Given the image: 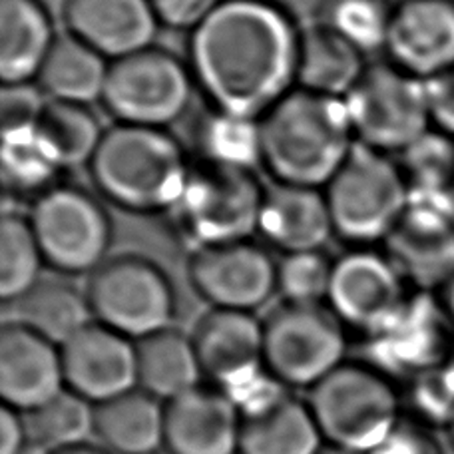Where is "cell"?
Wrapping results in <instances>:
<instances>
[{
  "label": "cell",
  "instance_id": "1",
  "mask_svg": "<svg viewBox=\"0 0 454 454\" xmlns=\"http://www.w3.org/2000/svg\"><path fill=\"white\" fill-rule=\"evenodd\" d=\"M301 32L271 0H222L192 30L190 72L214 110L262 120L297 84Z\"/></svg>",
  "mask_w": 454,
  "mask_h": 454
},
{
  "label": "cell",
  "instance_id": "2",
  "mask_svg": "<svg viewBox=\"0 0 454 454\" xmlns=\"http://www.w3.org/2000/svg\"><path fill=\"white\" fill-rule=\"evenodd\" d=\"M262 164L275 182L321 188L333 180L353 145L345 100L291 90L259 120Z\"/></svg>",
  "mask_w": 454,
  "mask_h": 454
},
{
  "label": "cell",
  "instance_id": "3",
  "mask_svg": "<svg viewBox=\"0 0 454 454\" xmlns=\"http://www.w3.org/2000/svg\"><path fill=\"white\" fill-rule=\"evenodd\" d=\"M98 190L134 214L172 212L192 169L172 136L158 128L118 124L104 132L90 161Z\"/></svg>",
  "mask_w": 454,
  "mask_h": 454
},
{
  "label": "cell",
  "instance_id": "4",
  "mask_svg": "<svg viewBox=\"0 0 454 454\" xmlns=\"http://www.w3.org/2000/svg\"><path fill=\"white\" fill-rule=\"evenodd\" d=\"M307 403L327 444L367 454L404 415L395 380L371 363L347 361L311 388Z\"/></svg>",
  "mask_w": 454,
  "mask_h": 454
},
{
  "label": "cell",
  "instance_id": "5",
  "mask_svg": "<svg viewBox=\"0 0 454 454\" xmlns=\"http://www.w3.org/2000/svg\"><path fill=\"white\" fill-rule=\"evenodd\" d=\"M325 188L335 233L356 246L387 241L409 207L401 168L359 142Z\"/></svg>",
  "mask_w": 454,
  "mask_h": 454
},
{
  "label": "cell",
  "instance_id": "6",
  "mask_svg": "<svg viewBox=\"0 0 454 454\" xmlns=\"http://www.w3.org/2000/svg\"><path fill=\"white\" fill-rule=\"evenodd\" d=\"M345 325L329 305L286 303L263 321L265 372L287 391H307L347 363Z\"/></svg>",
  "mask_w": 454,
  "mask_h": 454
},
{
  "label": "cell",
  "instance_id": "7",
  "mask_svg": "<svg viewBox=\"0 0 454 454\" xmlns=\"http://www.w3.org/2000/svg\"><path fill=\"white\" fill-rule=\"evenodd\" d=\"M356 142L377 152H403L431 129L425 80L395 64L367 67L345 96Z\"/></svg>",
  "mask_w": 454,
  "mask_h": 454
},
{
  "label": "cell",
  "instance_id": "8",
  "mask_svg": "<svg viewBox=\"0 0 454 454\" xmlns=\"http://www.w3.org/2000/svg\"><path fill=\"white\" fill-rule=\"evenodd\" d=\"M263 193L247 169L204 164L192 169L172 212L198 247L247 241L259 227Z\"/></svg>",
  "mask_w": 454,
  "mask_h": 454
},
{
  "label": "cell",
  "instance_id": "9",
  "mask_svg": "<svg viewBox=\"0 0 454 454\" xmlns=\"http://www.w3.org/2000/svg\"><path fill=\"white\" fill-rule=\"evenodd\" d=\"M192 86V72L152 46L110 62L100 102L118 124L164 129L188 110Z\"/></svg>",
  "mask_w": 454,
  "mask_h": 454
},
{
  "label": "cell",
  "instance_id": "10",
  "mask_svg": "<svg viewBox=\"0 0 454 454\" xmlns=\"http://www.w3.org/2000/svg\"><path fill=\"white\" fill-rule=\"evenodd\" d=\"M94 321L132 340L172 327L174 291L156 265L118 257L94 271L86 289Z\"/></svg>",
  "mask_w": 454,
  "mask_h": 454
},
{
  "label": "cell",
  "instance_id": "11",
  "mask_svg": "<svg viewBox=\"0 0 454 454\" xmlns=\"http://www.w3.org/2000/svg\"><path fill=\"white\" fill-rule=\"evenodd\" d=\"M28 222L44 263L60 273L98 270L112 239V225L96 200L68 185L40 193Z\"/></svg>",
  "mask_w": 454,
  "mask_h": 454
},
{
  "label": "cell",
  "instance_id": "12",
  "mask_svg": "<svg viewBox=\"0 0 454 454\" xmlns=\"http://www.w3.org/2000/svg\"><path fill=\"white\" fill-rule=\"evenodd\" d=\"M404 278L388 255L371 249H355L339 257L327 305L345 327L364 335L377 333L407 303Z\"/></svg>",
  "mask_w": 454,
  "mask_h": 454
},
{
  "label": "cell",
  "instance_id": "13",
  "mask_svg": "<svg viewBox=\"0 0 454 454\" xmlns=\"http://www.w3.org/2000/svg\"><path fill=\"white\" fill-rule=\"evenodd\" d=\"M207 383L238 403L263 383V323L254 313L212 309L192 335Z\"/></svg>",
  "mask_w": 454,
  "mask_h": 454
},
{
  "label": "cell",
  "instance_id": "14",
  "mask_svg": "<svg viewBox=\"0 0 454 454\" xmlns=\"http://www.w3.org/2000/svg\"><path fill=\"white\" fill-rule=\"evenodd\" d=\"M452 333L436 297L419 291L383 329L369 335L375 356L371 364L391 379L401 375L409 380L454 359Z\"/></svg>",
  "mask_w": 454,
  "mask_h": 454
},
{
  "label": "cell",
  "instance_id": "15",
  "mask_svg": "<svg viewBox=\"0 0 454 454\" xmlns=\"http://www.w3.org/2000/svg\"><path fill=\"white\" fill-rule=\"evenodd\" d=\"M190 279L214 309L254 313L278 291V265L249 241L198 247Z\"/></svg>",
  "mask_w": 454,
  "mask_h": 454
},
{
  "label": "cell",
  "instance_id": "16",
  "mask_svg": "<svg viewBox=\"0 0 454 454\" xmlns=\"http://www.w3.org/2000/svg\"><path fill=\"white\" fill-rule=\"evenodd\" d=\"M239 454H319L325 447L309 403L267 377L239 401Z\"/></svg>",
  "mask_w": 454,
  "mask_h": 454
},
{
  "label": "cell",
  "instance_id": "17",
  "mask_svg": "<svg viewBox=\"0 0 454 454\" xmlns=\"http://www.w3.org/2000/svg\"><path fill=\"white\" fill-rule=\"evenodd\" d=\"M67 388L94 407L137 388L136 340L92 321L60 347Z\"/></svg>",
  "mask_w": 454,
  "mask_h": 454
},
{
  "label": "cell",
  "instance_id": "18",
  "mask_svg": "<svg viewBox=\"0 0 454 454\" xmlns=\"http://www.w3.org/2000/svg\"><path fill=\"white\" fill-rule=\"evenodd\" d=\"M385 52L396 68L420 80L454 70V0L395 4Z\"/></svg>",
  "mask_w": 454,
  "mask_h": 454
},
{
  "label": "cell",
  "instance_id": "19",
  "mask_svg": "<svg viewBox=\"0 0 454 454\" xmlns=\"http://www.w3.org/2000/svg\"><path fill=\"white\" fill-rule=\"evenodd\" d=\"M67 388L60 347L22 323L0 331V396L20 412L43 407Z\"/></svg>",
  "mask_w": 454,
  "mask_h": 454
},
{
  "label": "cell",
  "instance_id": "20",
  "mask_svg": "<svg viewBox=\"0 0 454 454\" xmlns=\"http://www.w3.org/2000/svg\"><path fill=\"white\" fill-rule=\"evenodd\" d=\"M241 407L212 383L166 403V454H239Z\"/></svg>",
  "mask_w": 454,
  "mask_h": 454
},
{
  "label": "cell",
  "instance_id": "21",
  "mask_svg": "<svg viewBox=\"0 0 454 454\" xmlns=\"http://www.w3.org/2000/svg\"><path fill=\"white\" fill-rule=\"evenodd\" d=\"M387 255L419 291L436 294L454 275V217L411 206L387 238Z\"/></svg>",
  "mask_w": 454,
  "mask_h": 454
},
{
  "label": "cell",
  "instance_id": "22",
  "mask_svg": "<svg viewBox=\"0 0 454 454\" xmlns=\"http://www.w3.org/2000/svg\"><path fill=\"white\" fill-rule=\"evenodd\" d=\"M68 35L106 60H120L152 48L160 20L150 0H67Z\"/></svg>",
  "mask_w": 454,
  "mask_h": 454
},
{
  "label": "cell",
  "instance_id": "23",
  "mask_svg": "<svg viewBox=\"0 0 454 454\" xmlns=\"http://www.w3.org/2000/svg\"><path fill=\"white\" fill-rule=\"evenodd\" d=\"M257 231L286 254L321 249L335 231L325 193L319 188L275 184L263 193Z\"/></svg>",
  "mask_w": 454,
  "mask_h": 454
},
{
  "label": "cell",
  "instance_id": "24",
  "mask_svg": "<svg viewBox=\"0 0 454 454\" xmlns=\"http://www.w3.org/2000/svg\"><path fill=\"white\" fill-rule=\"evenodd\" d=\"M52 20L38 0H0V78L35 82L56 43Z\"/></svg>",
  "mask_w": 454,
  "mask_h": 454
},
{
  "label": "cell",
  "instance_id": "25",
  "mask_svg": "<svg viewBox=\"0 0 454 454\" xmlns=\"http://www.w3.org/2000/svg\"><path fill=\"white\" fill-rule=\"evenodd\" d=\"M94 436L112 454H158L166 441V403L140 387L94 407Z\"/></svg>",
  "mask_w": 454,
  "mask_h": 454
},
{
  "label": "cell",
  "instance_id": "26",
  "mask_svg": "<svg viewBox=\"0 0 454 454\" xmlns=\"http://www.w3.org/2000/svg\"><path fill=\"white\" fill-rule=\"evenodd\" d=\"M137 387L169 403L204 383L192 337L174 327L136 340Z\"/></svg>",
  "mask_w": 454,
  "mask_h": 454
},
{
  "label": "cell",
  "instance_id": "27",
  "mask_svg": "<svg viewBox=\"0 0 454 454\" xmlns=\"http://www.w3.org/2000/svg\"><path fill=\"white\" fill-rule=\"evenodd\" d=\"M363 56L351 43L317 22L301 32L297 84L301 90L343 100L367 70Z\"/></svg>",
  "mask_w": 454,
  "mask_h": 454
},
{
  "label": "cell",
  "instance_id": "28",
  "mask_svg": "<svg viewBox=\"0 0 454 454\" xmlns=\"http://www.w3.org/2000/svg\"><path fill=\"white\" fill-rule=\"evenodd\" d=\"M110 62L82 40L59 36L36 78L48 100L86 106L102 100Z\"/></svg>",
  "mask_w": 454,
  "mask_h": 454
},
{
  "label": "cell",
  "instance_id": "29",
  "mask_svg": "<svg viewBox=\"0 0 454 454\" xmlns=\"http://www.w3.org/2000/svg\"><path fill=\"white\" fill-rule=\"evenodd\" d=\"M14 305L16 323L30 327L59 347L94 321L86 294H78L74 287L60 281H40Z\"/></svg>",
  "mask_w": 454,
  "mask_h": 454
},
{
  "label": "cell",
  "instance_id": "30",
  "mask_svg": "<svg viewBox=\"0 0 454 454\" xmlns=\"http://www.w3.org/2000/svg\"><path fill=\"white\" fill-rule=\"evenodd\" d=\"M22 415L27 420L28 442L44 452L86 444L88 436L94 434V404L68 388L43 407Z\"/></svg>",
  "mask_w": 454,
  "mask_h": 454
},
{
  "label": "cell",
  "instance_id": "31",
  "mask_svg": "<svg viewBox=\"0 0 454 454\" xmlns=\"http://www.w3.org/2000/svg\"><path fill=\"white\" fill-rule=\"evenodd\" d=\"M196 142L206 164L251 169L262 164L259 120L231 116L220 110L206 114L196 128Z\"/></svg>",
  "mask_w": 454,
  "mask_h": 454
},
{
  "label": "cell",
  "instance_id": "32",
  "mask_svg": "<svg viewBox=\"0 0 454 454\" xmlns=\"http://www.w3.org/2000/svg\"><path fill=\"white\" fill-rule=\"evenodd\" d=\"M38 134L60 168L90 164L104 137L100 124L84 106L48 102Z\"/></svg>",
  "mask_w": 454,
  "mask_h": 454
},
{
  "label": "cell",
  "instance_id": "33",
  "mask_svg": "<svg viewBox=\"0 0 454 454\" xmlns=\"http://www.w3.org/2000/svg\"><path fill=\"white\" fill-rule=\"evenodd\" d=\"M43 251L28 217L4 214L0 222V297L14 303L40 283Z\"/></svg>",
  "mask_w": 454,
  "mask_h": 454
},
{
  "label": "cell",
  "instance_id": "34",
  "mask_svg": "<svg viewBox=\"0 0 454 454\" xmlns=\"http://www.w3.org/2000/svg\"><path fill=\"white\" fill-rule=\"evenodd\" d=\"M393 11L388 0H323L319 24L369 54L385 51Z\"/></svg>",
  "mask_w": 454,
  "mask_h": 454
},
{
  "label": "cell",
  "instance_id": "35",
  "mask_svg": "<svg viewBox=\"0 0 454 454\" xmlns=\"http://www.w3.org/2000/svg\"><path fill=\"white\" fill-rule=\"evenodd\" d=\"M401 172L409 193H433L454 190V140L436 129H428L401 152Z\"/></svg>",
  "mask_w": 454,
  "mask_h": 454
},
{
  "label": "cell",
  "instance_id": "36",
  "mask_svg": "<svg viewBox=\"0 0 454 454\" xmlns=\"http://www.w3.org/2000/svg\"><path fill=\"white\" fill-rule=\"evenodd\" d=\"M60 166L36 129L3 136V176L14 192H38L48 185Z\"/></svg>",
  "mask_w": 454,
  "mask_h": 454
},
{
  "label": "cell",
  "instance_id": "37",
  "mask_svg": "<svg viewBox=\"0 0 454 454\" xmlns=\"http://www.w3.org/2000/svg\"><path fill=\"white\" fill-rule=\"evenodd\" d=\"M403 391L404 415L436 428L454 423V359L407 380Z\"/></svg>",
  "mask_w": 454,
  "mask_h": 454
},
{
  "label": "cell",
  "instance_id": "38",
  "mask_svg": "<svg viewBox=\"0 0 454 454\" xmlns=\"http://www.w3.org/2000/svg\"><path fill=\"white\" fill-rule=\"evenodd\" d=\"M335 262L321 249L286 254L278 265V291L286 303L319 305L327 301Z\"/></svg>",
  "mask_w": 454,
  "mask_h": 454
},
{
  "label": "cell",
  "instance_id": "39",
  "mask_svg": "<svg viewBox=\"0 0 454 454\" xmlns=\"http://www.w3.org/2000/svg\"><path fill=\"white\" fill-rule=\"evenodd\" d=\"M46 94L35 82L3 84L0 92V120H3V136L22 134L36 129L43 120L46 106Z\"/></svg>",
  "mask_w": 454,
  "mask_h": 454
},
{
  "label": "cell",
  "instance_id": "40",
  "mask_svg": "<svg viewBox=\"0 0 454 454\" xmlns=\"http://www.w3.org/2000/svg\"><path fill=\"white\" fill-rule=\"evenodd\" d=\"M367 454H444V447L431 427L403 415L393 431Z\"/></svg>",
  "mask_w": 454,
  "mask_h": 454
},
{
  "label": "cell",
  "instance_id": "41",
  "mask_svg": "<svg viewBox=\"0 0 454 454\" xmlns=\"http://www.w3.org/2000/svg\"><path fill=\"white\" fill-rule=\"evenodd\" d=\"M150 4L160 24L192 32L222 4V0H150Z\"/></svg>",
  "mask_w": 454,
  "mask_h": 454
},
{
  "label": "cell",
  "instance_id": "42",
  "mask_svg": "<svg viewBox=\"0 0 454 454\" xmlns=\"http://www.w3.org/2000/svg\"><path fill=\"white\" fill-rule=\"evenodd\" d=\"M425 88L433 129L454 140V70L425 80Z\"/></svg>",
  "mask_w": 454,
  "mask_h": 454
},
{
  "label": "cell",
  "instance_id": "43",
  "mask_svg": "<svg viewBox=\"0 0 454 454\" xmlns=\"http://www.w3.org/2000/svg\"><path fill=\"white\" fill-rule=\"evenodd\" d=\"M28 444L27 420L20 411L3 404L0 411V454H24Z\"/></svg>",
  "mask_w": 454,
  "mask_h": 454
},
{
  "label": "cell",
  "instance_id": "44",
  "mask_svg": "<svg viewBox=\"0 0 454 454\" xmlns=\"http://www.w3.org/2000/svg\"><path fill=\"white\" fill-rule=\"evenodd\" d=\"M434 297H436V301H439V305H441L444 317L449 319V323H450L452 329H454V275L447 283H444V286L439 291H436Z\"/></svg>",
  "mask_w": 454,
  "mask_h": 454
},
{
  "label": "cell",
  "instance_id": "45",
  "mask_svg": "<svg viewBox=\"0 0 454 454\" xmlns=\"http://www.w3.org/2000/svg\"><path fill=\"white\" fill-rule=\"evenodd\" d=\"M44 454H112L108 452L100 444H92V442H86V444H78V447H72V449H62V450H54V452H44Z\"/></svg>",
  "mask_w": 454,
  "mask_h": 454
},
{
  "label": "cell",
  "instance_id": "46",
  "mask_svg": "<svg viewBox=\"0 0 454 454\" xmlns=\"http://www.w3.org/2000/svg\"><path fill=\"white\" fill-rule=\"evenodd\" d=\"M319 454H361V452H353V450H347V449H340V447H333V444H325Z\"/></svg>",
  "mask_w": 454,
  "mask_h": 454
},
{
  "label": "cell",
  "instance_id": "47",
  "mask_svg": "<svg viewBox=\"0 0 454 454\" xmlns=\"http://www.w3.org/2000/svg\"><path fill=\"white\" fill-rule=\"evenodd\" d=\"M447 433H449V441H450V447L454 449V423L447 428Z\"/></svg>",
  "mask_w": 454,
  "mask_h": 454
}]
</instances>
